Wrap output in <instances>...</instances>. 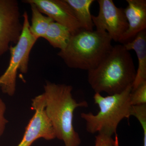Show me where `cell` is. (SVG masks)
Returning a JSON list of instances; mask_svg holds the SVG:
<instances>
[{
  "label": "cell",
  "instance_id": "1",
  "mask_svg": "<svg viewBox=\"0 0 146 146\" xmlns=\"http://www.w3.org/2000/svg\"><path fill=\"white\" fill-rule=\"evenodd\" d=\"M136 70L133 58L123 45L113 46L96 68L88 72V81L95 93L120 94L131 86Z\"/></svg>",
  "mask_w": 146,
  "mask_h": 146
},
{
  "label": "cell",
  "instance_id": "2",
  "mask_svg": "<svg viewBox=\"0 0 146 146\" xmlns=\"http://www.w3.org/2000/svg\"><path fill=\"white\" fill-rule=\"evenodd\" d=\"M44 90L45 112L56 138L63 141L65 146H79L81 139L73 125L74 111L77 108L88 107V103L78 102L73 98L71 85L47 81Z\"/></svg>",
  "mask_w": 146,
  "mask_h": 146
},
{
  "label": "cell",
  "instance_id": "3",
  "mask_svg": "<svg viewBox=\"0 0 146 146\" xmlns=\"http://www.w3.org/2000/svg\"><path fill=\"white\" fill-rule=\"evenodd\" d=\"M112 41L106 32L81 29L72 35L57 55L69 68L88 72L97 67L111 50Z\"/></svg>",
  "mask_w": 146,
  "mask_h": 146
},
{
  "label": "cell",
  "instance_id": "4",
  "mask_svg": "<svg viewBox=\"0 0 146 146\" xmlns=\"http://www.w3.org/2000/svg\"><path fill=\"white\" fill-rule=\"evenodd\" d=\"M132 89L131 85L120 94L106 97L95 93L93 98L99 111L96 115L91 112H82L80 115L86 122V131L92 134L98 133L110 136L117 134V128L120 122L131 116L132 105L130 97Z\"/></svg>",
  "mask_w": 146,
  "mask_h": 146
},
{
  "label": "cell",
  "instance_id": "5",
  "mask_svg": "<svg viewBox=\"0 0 146 146\" xmlns=\"http://www.w3.org/2000/svg\"><path fill=\"white\" fill-rule=\"evenodd\" d=\"M23 29L18 42L15 46L11 45L10 57L5 72L0 76V89L3 94L13 96L16 90V78L19 70L27 74L28 70L30 54L37 40L32 36L29 30L28 14L25 11Z\"/></svg>",
  "mask_w": 146,
  "mask_h": 146
},
{
  "label": "cell",
  "instance_id": "6",
  "mask_svg": "<svg viewBox=\"0 0 146 146\" xmlns=\"http://www.w3.org/2000/svg\"><path fill=\"white\" fill-rule=\"evenodd\" d=\"M23 29L18 1L0 0V57L17 43Z\"/></svg>",
  "mask_w": 146,
  "mask_h": 146
},
{
  "label": "cell",
  "instance_id": "7",
  "mask_svg": "<svg viewBox=\"0 0 146 146\" xmlns=\"http://www.w3.org/2000/svg\"><path fill=\"white\" fill-rule=\"evenodd\" d=\"M98 13L92 18L96 30L106 31L112 41L119 42L127 30L128 25L124 9L119 8L112 0H98Z\"/></svg>",
  "mask_w": 146,
  "mask_h": 146
},
{
  "label": "cell",
  "instance_id": "8",
  "mask_svg": "<svg viewBox=\"0 0 146 146\" xmlns=\"http://www.w3.org/2000/svg\"><path fill=\"white\" fill-rule=\"evenodd\" d=\"M32 109L34 115L30 120L21 142L17 146H31L39 138L48 141L56 138L49 119L45 112V99L44 94L32 100Z\"/></svg>",
  "mask_w": 146,
  "mask_h": 146
},
{
  "label": "cell",
  "instance_id": "9",
  "mask_svg": "<svg viewBox=\"0 0 146 146\" xmlns=\"http://www.w3.org/2000/svg\"><path fill=\"white\" fill-rule=\"evenodd\" d=\"M23 2L34 4L41 13L67 27L72 35L82 29L72 9L65 0H25Z\"/></svg>",
  "mask_w": 146,
  "mask_h": 146
},
{
  "label": "cell",
  "instance_id": "10",
  "mask_svg": "<svg viewBox=\"0 0 146 146\" xmlns=\"http://www.w3.org/2000/svg\"><path fill=\"white\" fill-rule=\"evenodd\" d=\"M124 9L128 27L121 39L122 44L131 41L139 33L146 29V0H126Z\"/></svg>",
  "mask_w": 146,
  "mask_h": 146
},
{
  "label": "cell",
  "instance_id": "11",
  "mask_svg": "<svg viewBox=\"0 0 146 146\" xmlns=\"http://www.w3.org/2000/svg\"><path fill=\"white\" fill-rule=\"evenodd\" d=\"M123 45L129 51L133 50L138 58V69L132 84V90H133L141 83L146 81V30L138 33L131 41Z\"/></svg>",
  "mask_w": 146,
  "mask_h": 146
},
{
  "label": "cell",
  "instance_id": "12",
  "mask_svg": "<svg viewBox=\"0 0 146 146\" xmlns=\"http://www.w3.org/2000/svg\"><path fill=\"white\" fill-rule=\"evenodd\" d=\"M72 8L82 29L94 31V27L90 7L94 0H65Z\"/></svg>",
  "mask_w": 146,
  "mask_h": 146
},
{
  "label": "cell",
  "instance_id": "13",
  "mask_svg": "<svg viewBox=\"0 0 146 146\" xmlns=\"http://www.w3.org/2000/svg\"><path fill=\"white\" fill-rule=\"evenodd\" d=\"M72 35L67 27L53 21L49 26L44 38L54 48L61 50L67 46Z\"/></svg>",
  "mask_w": 146,
  "mask_h": 146
},
{
  "label": "cell",
  "instance_id": "14",
  "mask_svg": "<svg viewBox=\"0 0 146 146\" xmlns=\"http://www.w3.org/2000/svg\"><path fill=\"white\" fill-rule=\"evenodd\" d=\"M29 4L31 6L32 12L30 31L36 40L40 38H44L49 26L53 21L49 17L43 15L34 4L30 3Z\"/></svg>",
  "mask_w": 146,
  "mask_h": 146
},
{
  "label": "cell",
  "instance_id": "15",
  "mask_svg": "<svg viewBox=\"0 0 146 146\" xmlns=\"http://www.w3.org/2000/svg\"><path fill=\"white\" fill-rule=\"evenodd\" d=\"M131 103L132 106L146 104V81L138 85L131 91Z\"/></svg>",
  "mask_w": 146,
  "mask_h": 146
},
{
  "label": "cell",
  "instance_id": "16",
  "mask_svg": "<svg viewBox=\"0 0 146 146\" xmlns=\"http://www.w3.org/2000/svg\"><path fill=\"white\" fill-rule=\"evenodd\" d=\"M131 116H134L141 124L143 132L146 131V104L132 106Z\"/></svg>",
  "mask_w": 146,
  "mask_h": 146
},
{
  "label": "cell",
  "instance_id": "17",
  "mask_svg": "<svg viewBox=\"0 0 146 146\" xmlns=\"http://www.w3.org/2000/svg\"><path fill=\"white\" fill-rule=\"evenodd\" d=\"M115 140L112 136L98 133L95 137L94 146H115Z\"/></svg>",
  "mask_w": 146,
  "mask_h": 146
},
{
  "label": "cell",
  "instance_id": "18",
  "mask_svg": "<svg viewBox=\"0 0 146 146\" xmlns=\"http://www.w3.org/2000/svg\"><path fill=\"white\" fill-rule=\"evenodd\" d=\"M6 110V106L5 103L0 98V138L2 136L5 130L6 126L8 123L5 116Z\"/></svg>",
  "mask_w": 146,
  "mask_h": 146
},
{
  "label": "cell",
  "instance_id": "19",
  "mask_svg": "<svg viewBox=\"0 0 146 146\" xmlns=\"http://www.w3.org/2000/svg\"><path fill=\"white\" fill-rule=\"evenodd\" d=\"M115 136V146H119V138L117 135L116 134ZM143 146H146V138H143Z\"/></svg>",
  "mask_w": 146,
  "mask_h": 146
}]
</instances>
